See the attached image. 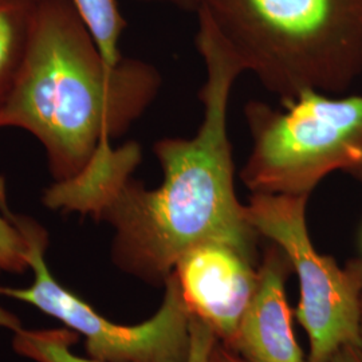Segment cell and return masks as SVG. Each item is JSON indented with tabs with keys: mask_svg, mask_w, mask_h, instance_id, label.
Returning a JSON list of instances; mask_svg holds the SVG:
<instances>
[{
	"mask_svg": "<svg viewBox=\"0 0 362 362\" xmlns=\"http://www.w3.org/2000/svg\"><path fill=\"white\" fill-rule=\"evenodd\" d=\"M196 16V49L206 69L202 124L191 139L165 137L153 145L163 170L158 187L149 189L130 176L95 219L113 230L117 269L152 286H164L177 260L208 242L235 247L257 263L260 235L236 196L228 134L230 97L245 70L207 16Z\"/></svg>",
	"mask_w": 362,
	"mask_h": 362,
	"instance_id": "obj_1",
	"label": "cell"
},
{
	"mask_svg": "<svg viewBox=\"0 0 362 362\" xmlns=\"http://www.w3.org/2000/svg\"><path fill=\"white\" fill-rule=\"evenodd\" d=\"M161 86L160 71L145 61L109 65L70 0H38L0 129L33 134L54 182L71 180L144 116Z\"/></svg>",
	"mask_w": 362,
	"mask_h": 362,
	"instance_id": "obj_2",
	"label": "cell"
},
{
	"mask_svg": "<svg viewBox=\"0 0 362 362\" xmlns=\"http://www.w3.org/2000/svg\"><path fill=\"white\" fill-rule=\"evenodd\" d=\"M197 11L284 104L342 94L362 77V0H202Z\"/></svg>",
	"mask_w": 362,
	"mask_h": 362,
	"instance_id": "obj_3",
	"label": "cell"
},
{
	"mask_svg": "<svg viewBox=\"0 0 362 362\" xmlns=\"http://www.w3.org/2000/svg\"><path fill=\"white\" fill-rule=\"evenodd\" d=\"M284 106L245 105L252 148L239 176L251 194L310 196L336 170L362 181V95L308 90Z\"/></svg>",
	"mask_w": 362,
	"mask_h": 362,
	"instance_id": "obj_4",
	"label": "cell"
},
{
	"mask_svg": "<svg viewBox=\"0 0 362 362\" xmlns=\"http://www.w3.org/2000/svg\"><path fill=\"white\" fill-rule=\"evenodd\" d=\"M0 212L21 233L26 245L33 284L25 288L0 286V296L38 308L66 327L85 337L93 360L104 362H187L191 348L192 313L172 272L164 284V299L153 317L143 324L118 325L103 317L76 293L61 285L46 262L49 233L37 220L8 206L6 182L0 176Z\"/></svg>",
	"mask_w": 362,
	"mask_h": 362,
	"instance_id": "obj_5",
	"label": "cell"
},
{
	"mask_svg": "<svg viewBox=\"0 0 362 362\" xmlns=\"http://www.w3.org/2000/svg\"><path fill=\"white\" fill-rule=\"evenodd\" d=\"M310 196L251 194L247 219L290 260L299 281L296 315L309 337L308 362H332L344 346L361 348L362 258L339 266L311 242Z\"/></svg>",
	"mask_w": 362,
	"mask_h": 362,
	"instance_id": "obj_6",
	"label": "cell"
},
{
	"mask_svg": "<svg viewBox=\"0 0 362 362\" xmlns=\"http://www.w3.org/2000/svg\"><path fill=\"white\" fill-rule=\"evenodd\" d=\"M173 272L191 313L230 348L257 290L255 262L235 247L208 242L188 250Z\"/></svg>",
	"mask_w": 362,
	"mask_h": 362,
	"instance_id": "obj_7",
	"label": "cell"
},
{
	"mask_svg": "<svg viewBox=\"0 0 362 362\" xmlns=\"http://www.w3.org/2000/svg\"><path fill=\"white\" fill-rule=\"evenodd\" d=\"M293 272L285 252L270 242L258 266V285L233 345L245 362H308L293 330L285 285Z\"/></svg>",
	"mask_w": 362,
	"mask_h": 362,
	"instance_id": "obj_8",
	"label": "cell"
},
{
	"mask_svg": "<svg viewBox=\"0 0 362 362\" xmlns=\"http://www.w3.org/2000/svg\"><path fill=\"white\" fill-rule=\"evenodd\" d=\"M38 0H0V109L25 58Z\"/></svg>",
	"mask_w": 362,
	"mask_h": 362,
	"instance_id": "obj_9",
	"label": "cell"
},
{
	"mask_svg": "<svg viewBox=\"0 0 362 362\" xmlns=\"http://www.w3.org/2000/svg\"><path fill=\"white\" fill-rule=\"evenodd\" d=\"M81 21L89 30L100 52L109 65L115 66L124 58L119 40L127 21L119 11L117 0H70Z\"/></svg>",
	"mask_w": 362,
	"mask_h": 362,
	"instance_id": "obj_10",
	"label": "cell"
},
{
	"mask_svg": "<svg viewBox=\"0 0 362 362\" xmlns=\"http://www.w3.org/2000/svg\"><path fill=\"white\" fill-rule=\"evenodd\" d=\"M79 334L69 327L61 329H19L13 333V348L16 354L34 362H104L78 357L71 346Z\"/></svg>",
	"mask_w": 362,
	"mask_h": 362,
	"instance_id": "obj_11",
	"label": "cell"
},
{
	"mask_svg": "<svg viewBox=\"0 0 362 362\" xmlns=\"http://www.w3.org/2000/svg\"><path fill=\"white\" fill-rule=\"evenodd\" d=\"M28 269L25 240L0 212V270L23 274Z\"/></svg>",
	"mask_w": 362,
	"mask_h": 362,
	"instance_id": "obj_12",
	"label": "cell"
},
{
	"mask_svg": "<svg viewBox=\"0 0 362 362\" xmlns=\"http://www.w3.org/2000/svg\"><path fill=\"white\" fill-rule=\"evenodd\" d=\"M218 337L204 321L194 317L191 320V348L187 362H208Z\"/></svg>",
	"mask_w": 362,
	"mask_h": 362,
	"instance_id": "obj_13",
	"label": "cell"
},
{
	"mask_svg": "<svg viewBox=\"0 0 362 362\" xmlns=\"http://www.w3.org/2000/svg\"><path fill=\"white\" fill-rule=\"evenodd\" d=\"M208 362H245L235 351L228 349L226 345H223L218 341L211 351L209 361Z\"/></svg>",
	"mask_w": 362,
	"mask_h": 362,
	"instance_id": "obj_14",
	"label": "cell"
},
{
	"mask_svg": "<svg viewBox=\"0 0 362 362\" xmlns=\"http://www.w3.org/2000/svg\"><path fill=\"white\" fill-rule=\"evenodd\" d=\"M134 1H141V3H158V4H168L172 7H176L182 11H189L194 13L197 11L200 1L202 0H134Z\"/></svg>",
	"mask_w": 362,
	"mask_h": 362,
	"instance_id": "obj_15",
	"label": "cell"
},
{
	"mask_svg": "<svg viewBox=\"0 0 362 362\" xmlns=\"http://www.w3.org/2000/svg\"><path fill=\"white\" fill-rule=\"evenodd\" d=\"M332 362H362V349L357 346H344L337 351Z\"/></svg>",
	"mask_w": 362,
	"mask_h": 362,
	"instance_id": "obj_16",
	"label": "cell"
},
{
	"mask_svg": "<svg viewBox=\"0 0 362 362\" xmlns=\"http://www.w3.org/2000/svg\"><path fill=\"white\" fill-rule=\"evenodd\" d=\"M1 272V270H0ZM0 327L13 330V333L22 329V321L11 311H7L3 306H0Z\"/></svg>",
	"mask_w": 362,
	"mask_h": 362,
	"instance_id": "obj_17",
	"label": "cell"
},
{
	"mask_svg": "<svg viewBox=\"0 0 362 362\" xmlns=\"http://www.w3.org/2000/svg\"><path fill=\"white\" fill-rule=\"evenodd\" d=\"M361 349H362V297H361Z\"/></svg>",
	"mask_w": 362,
	"mask_h": 362,
	"instance_id": "obj_18",
	"label": "cell"
}]
</instances>
